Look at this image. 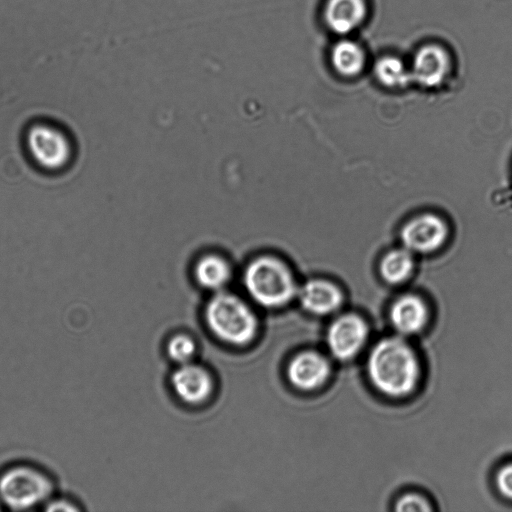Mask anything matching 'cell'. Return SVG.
<instances>
[{"instance_id":"cell-1","label":"cell","mask_w":512,"mask_h":512,"mask_svg":"<svg viewBox=\"0 0 512 512\" xmlns=\"http://www.w3.org/2000/svg\"><path fill=\"white\" fill-rule=\"evenodd\" d=\"M367 371L380 392L400 397L410 393L420 376L418 359L411 347L400 338H386L372 349Z\"/></svg>"},{"instance_id":"cell-2","label":"cell","mask_w":512,"mask_h":512,"mask_svg":"<svg viewBox=\"0 0 512 512\" xmlns=\"http://www.w3.org/2000/svg\"><path fill=\"white\" fill-rule=\"evenodd\" d=\"M243 284L256 303L269 308L287 304L298 293L290 267L272 254H262L249 261L243 272Z\"/></svg>"},{"instance_id":"cell-3","label":"cell","mask_w":512,"mask_h":512,"mask_svg":"<svg viewBox=\"0 0 512 512\" xmlns=\"http://www.w3.org/2000/svg\"><path fill=\"white\" fill-rule=\"evenodd\" d=\"M53 494L52 478L37 466L19 463L0 473V503L10 510L43 508Z\"/></svg>"},{"instance_id":"cell-4","label":"cell","mask_w":512,"mask_h":512,"mask_svg":"<svg viewBox=\"0 0 512 512\" xmlns=\"http://www.w3.org/2000/svg\"><path fill=\"white\" fill-rule=\"evenodd\" d=\"M207 324L221 340L242 345L257 332V319L251 308L237 295L218 291L205 310Z\"/></svg>"},{"instance_id":"cell-5","label":"cell","mask_w":512,"mask_h":512,"mask_svg":"<svg viewBox=\"0 0 512 512\" xmlns=\"http://www.w3.org/2000/svg\"><path fill=\"white\" fill-rule=\"evenodd\" d=\"M25 148L36 166L50 172L66 168L74 151L69 136L61 128L46 122L35 123L27 129Z\"/></svg>"},{"instance_id":"cell-6","label":"cell","mask_w":512,"mask_h":512,"mask_svg":"<svg viewBox=\"0 0 512 512\" xmlns=\"http://www.w3.org/2000/svg\"><path fill=\"white\" fill-rule=\"evenodd\" d=\"M448 237L444 220L431 213L410 219L402 228L401 240L404 248L412 253H431L438 250Z\"/></svg>"},{"instance_id":"cell-7","label":"cell","mask_w":512,"mask_h":512,"mask_svg":"<svg viewBox=\"0 0 512 512\" xmlns=\"http://www.w3.org/2000/svg\"><path fill=\"white\" fill-rule=\"evenodd\" d=\"M367 326L357 315L346 314L337 318L327 332V345L338 359L354 357L364 346L367 339Z\"/></svg>"},{"instance_id":"cell-8","label":"cell","mask_w":512,"mask_h":512,"mask_svg":"<svg viewBox=\"0 0 512 512\" xmlns=\"http://www.w3.org/2000/svg\"><path fill=\"white\" fill-rule=\"evenodd\" d=\"M288 378L297 388L312 390L320 387L329 377L330 366L325 357L314 351L296 355L288 366Z\"/></svg>"},{"instance_id":"cell-9","label":"cell","mask_w":512,"mask_h":512,"mask_svg":"<svg viewBox=\"0 0 512 512\" xmlns=\"http://www.w3.org/2000/svg\"><path fill=\"white\" fill-rule=\"evenodd\" d=\"M448 70L446 52L436 45H427L414 56L410 71L413 81L425 87H435L443 82Z\"/></svg>"},{"instance_id":"cell-10","label":"cell","mask_w":512,"mask_h":512,"mask_svg":"<svg viewBox=\"0 0 512 512\" xmlns=\"http://www.w3.org/2000/svg\"><path fill=\"white\" fill-rule=\"evenodd\" d=\"M171 382L176 394L188 403L204 401L212 389L209 373L204 368L190 363H184L175 370Z\"/></svg>"},{"instance_id":"cell-11","label":"cell","mask_w":512,"mask_h":512,"mask_svg":"<svg viewBox=\"0 0 512 512\" xmlns=\"http://www.w3.org/2000/svg\"><path fill=\"white\" fill-rule=\"evenodd\" d=\"M302 307L310 313L325 315L335 311L342 302L340 289L324 279H312L298 288Z\"/></svg>"},{"instance_id":"cell-12","label":"cell","mask_w":512,"mask_h":512,"mask_svg":"<svg viewBox=\"0 0 512 512\" xmlns=\"http://www.w3.org/2000/svg\"><path fill=\"white\" fill-rule=\"evenodd\" d=\"M390 318L399 333L411 335L419 332L425 326L428 310L420 297L406 294L394 302L390 310Z\"/></svg>"},{"instance_id":"cell-13","label":"cell","mask_w":512,"mask_h":512,"mask_svg":"<svg viewBox=\"0 0 512 512\" xmlns=\"http://www.w3.org/2000/svg\"><path fill=\"white\" fill-rule=\"evenodd\" d=\"M365 11L364 0H328L324 18L332 31L346 34L361 23Z\"/></svg>"},{"instance_id":"cell-14","label":"cell","mask_w":512,"mask_h":512,"mask_svg":"<svg viewBox=\"0 0 512 512\" xmlns=\"http://www.w3.org/2000/svg\"><path fill=\"white\" fill-rule=\"evenodd\" d=\"M194 277L203 288L220 291L231 279L232 268L229 261L216 253L200 256L194 265Z\"/></svg>"},{"instance_id":"cell-15","label":"cell","mask_w":512,"mask_h":512,"mask_svg":"<svg viewBox=\"0 0 512 512\" xmlns=\"http://www.w3.org/2000/svg\"><path fill=\"white\" fill-rule=\"evenodd\" d=\"M414 259L408 249L389 251L380 262V274L390 284H400L412 274Z\"/></svg>"},{"instance_id":"cell-16","label":"cell","mask_w":512,"mask_h":512,"mask_svg":"<svg viewBox=\"0 0 512 512\" xmlns=\"http://www.w3.org/2000/svg\"><path fill=\"white\" fill-rule=\"evenodd\" d=\"M331 59L336 70L346 76L357 74L364 65L361 47L348 40L340 41L333 47Z\"/></svg>"},{"instance_id":"cell-17","label":"cell","mask_w":512,"mask_h":512,"mask_svg":"<svg viewBox=\"0 0 512 512\" xmlns=\"http://www.w3.org/2000/svg\"><path fill=\"white\" fill-rule=\"evenodd\" d=\"M378 80L388 87H404L412 81L411 71L395 57H383L375 64Z\"/></svg>"},{"instance_id":"cell-18","label":"cell","mask_w":512,"mask_h":512,"mask_svg":"<svg viewBox=\"0 0 512 512\" xmlns=\"http://www.w3.org/2000/svg\"><path fill=\"white\" fill-rule=\"evenodd\" d=\"M195 344L187 335H176L168 343L167 352L171 359L179 363H187L193 356Z\"/></svg>"},{"instance_id":"cell-19","label":"cell","mask_w":512,"mask_h":512,"mask_svg":"<svg viewBox=\"0 0 512 512\" xmlns=\"http://www.w3.org/2000/svg\"><path fill=\"white\" fill-rule=\"evenodd\" d=\"M396 510L400 512H425L430 511L429 503L420 495L406 494L396 503Z\"/></svg>"},{"instance_id":"cell-20","label":"cell","mask_w":512,"mask_h":512,"mask_svg":"<svg viewBox=\"0 0 512 512\" xmlns=\"http://www.w3.org/2000/svg\"><path fill=\"white\" fill-rule=\"evenodd\" d=\"M496 485L504 497L512 500V462L499 469L496 474Z\"/></svg>"},{"instance_id":"cell-21","label":"cell","mask_w":512,"mask_h":512,"mask_svg":"<svg viewBox=\"0 0 512 512\" xmlns=\"http://www.w3.org/2000/svg\"><path fill=\"white\" fill-rule=\"evenodd\" d=\"M43 508L46 511L51 512H68L80 510V506L71 499L53 496L46 502Z\"/></svg>"},{"instance_id":"cell-22","label":"cell","mask_w":512,"mask_h":512,"mask_svg":"<svg viewBox=\"0 0 512 512\" xmlns=\"http://www.w3.org/2000/svg\"><path fill=\"white\" fill-rule=\"evenodd\" d=\"M1 508H2V505H1V503H0V509H1Z\"/></svg>"}]
</instances>
